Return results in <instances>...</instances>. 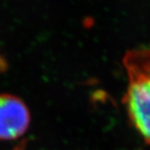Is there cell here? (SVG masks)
Segmentation results:
<instances>
[{
  "mask_svg": "<svg viewBox=\"0 0 150 150\" xmlns=\"http://www.w3.org/2000/svg\"><path fill=\"white\" fill-rule=\"evenodd\" d=\"M124 65L128 77L124 97L127 116L145 142L150 144V50L128 52Z\"/></svg>",
  "mask_w": 150,
  "mask_h": 150,
  "instance_id": "1",
  "label": "cell"
},
{
  "mask_svg": "<svg viewBox=\"0 0 150 150\" xmlns=\"http://www.w3.org/2000/svg\"><path fill=\"white\" fill-rule=\"evenodd\" d=\"M30 112L25 102L12 94H0V140H15L30 125Z\"/></svg>",
  "mask_w": 150,
  "mask_h": 150,
  "instance_id": "2",
  "label": "cell"
},
{
  "mask_svg": "<svg viewBox=\"0 0 150 150\" xmlns=\"http://www.w3.org/2000/svg\"><path fill=\"white\" fill-rule=\"evenodd\" d=\"M25 142H21L13 150H25Z\"/></svg>",
  "mask_w": 150,
  "mask_h": 150,
  "instance_id": "3",
  "label": "cell"
}]
</instances>
